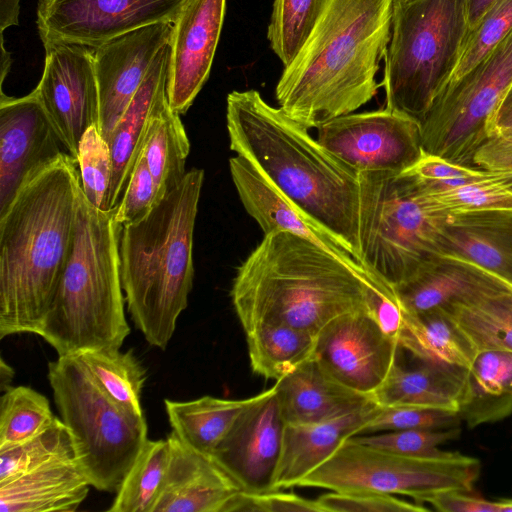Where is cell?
<instances>
[{
    "mask_svg": "<svg viewBox=\"0 0 512 512\" xmlns=\"http://www.w3.org/2000/svg\"><path fill=\"white\" fill-rule=\"evenodd\" d=\"M76 355L110 399L130 413L144 415L141 393L146 371L132 350H89Z\"/></svg>",
    "mask_w": 512,
    "mask_h": 512,
    "instance_id": "cell-34",
    "label": "cell"
},
{
    "mask_svg": "<svg viewBox=\"0 0 512 512\" xmlns=\"http://www.w3.org/2000/svg\"><path fill=\"white\" fill-rule=\"evenodd\" d=\"M511 30L512 0H495L477 26L469 32L459 64L446 87L474 67Z\"/></svg>",
    "mask_w": 512,
    "mask_h": 512,
    "instance_id": "cell-42",
    "label": "cell"
},
{
    "mask_svg": "<svg viewBox=\"0 0 512 512\" xmlns=\"http://www.w3.org/2000/svg\"><path fill=\"white\" fill-rule=\"evenodd\" d=\"M63 148L61 137L34 90L18 98L1 91L0 215L34 175L65 153Z\"/></svg>",
    "mask_w": 512,
    "mask_h": 512,
    "instance_id": "cell-16",
    "label": "cell"
},
{
    "mask_svg": "<svg viewBox=\"0 0 512 512\" xmlns=\"http://www.w3.org/2000/svg\"><path fill=\"white\" fill-rule=\"evenodd\" d=\"M43 45L44 69L34 91L67 152L77 160L84 133L99 123L94 49L65 42Z\"/></svg>",
    "mask_w": 512,
    "mask_h": 512,
    "instance_id": "cell-14",
    "label": "cell"
},
{
    "mask_svg": "<svg viewBox=\"0 0 512 512\" xmlns=\"http://www.w3.org/2000/svg\"><path fill=\"white\" fill-rule=\"evenodd\" d=\"M495 299L504 309L512 314V284L509 289L495 295Z\"/></svg>",
    "mask_w": 512,
    "mask_h": 512,
    "instance_id": "cell-54",
    "label": "cell"
},
{
    "mask_svg": "<svg viewBox=\"0 0 512 512\" xmlns=\"http://www.w3.org/2000/svg\"><path fill=\"white\" fill-rule=\"evenodd\" d=\"M495 137H501L504 140L512 143V130L506 131V132L502 133L501 135L495 136Z\"/></svg>",
    "mask_w": 512,
    "mask_h": 512,
    "instance_id": "cell-55",
    "label": "cell"
},
{
    "mask_svg": "<svg viewBox=\"0 0 512 512\" xmlns=\"http://www.w3.org/2000/svg\"><path fill=\"white\" fill-rule=\"evenodd\" d=\"M230 149L359 262V174L256 90L226 101Z\"/></svg>",
    "mask_w": 512,
    "mask_h": 512,
    "instance_id": "cell-1",
    "label": "cell"
},
{
    "mask_svg": "<svg viewBox=\"0 0 512 512\" xmlns=\"http://www.w3.org/2000/svg\"><path fill=\"white\" fill-rule=\"evenodd\" d=\"M55 417L43 394L27 386H11L0 401V449L32 438Z\"/></svg>",
    "mask_w": 512,
    "mask_h": 512,
    "instance_id": "cell-38",
    "label": "cell"
},
{
    "mask_svg": "<svg viewBox=\"0 0 512 512\" xmlns=\"http://www.w3.org/2000/svg\"><path fill=\"white\" fill-rule=\"evenodd\" d=\"M423 191H441L497 175L422 150L416 162L400 172Z\"/></svg>",
    "mask_w": 512,
    "mask_h": 512,
    "instance_id": "cell-43",
    "label": "cell"
},
{
    "mask_svg": "<svg viewBox=\"0 0 512 512\" xmlns=\"http://www.w3.org/2000/svg\"><path fill=\"white\" fill-rule=\"evenodd\" d=\"M115 214L116 207H94L80 189L71 253L36 334L58 356L119 350L130 334L120 279L122 226Z\"/></svg>",
    "mask_w": 512,
    "mask_h": 512,
    "instance_id": "cell-6",
    "label": "cell"
},
{
    "mask_svg": "<svg viewBox=\"0 0 512 512\" xmlns=\"http://www.w3.org/2000/svg\"><path fill=\"white\" fill-rule=\"evenodd\" d=\"M190 142L180 119L168 101V94L158 102L151 118L141 155L145 158L162 199L185 177Z\"/></svg>",
    "mask_w": 512,
    "mask_h": 512,
    "instance_id": "cell-32",
    "label": "cell"
},
{
    "mask_svg": "<svg viewBox=\"0 0 512 512\" xmlns=\"http://www.w3.org/2000/svg\"><path fill=\"white\" fill-rule=\"evenodd\" d=\"M458 413L408 406H381L366 425L363 433L408 429H447L457 427Z\"/></svg>",
    "mask_w": 512,
    "mask_h": 512,
    "instance_id": "cell-45",
    "label": "cell"
},
{
    "mask_svg": "<svg viewBox=\"0 0 512 512\" xmlns=\"http://www.w3.org/2000/svg\"><path fill=\"white\" fill-rule=\"evenodd\" d=\"M173 24H150L94 49L99 91L98 130L109 142L119 119L142 84L160 49L171 42Z\"/></svg>",
    "mask_w": 512,
    "mask_h": 512,
    "instance_id": "cell-18",
    "label": "cell"
},
{
    "mask_svg": "<svg viewBox=\"0 0 512 512\" xmlns=\"http://www.w3.org/2000/svg\"><path fill=\"white\" fill-rule=\"evenodd\" d=\"M204 171L192 168L142 219L124 225L120 279L136 328L165 349L193 287V239Z\"/></svg>",
    "mask_w": 512,
    "mask_h": 512,
    "instance_id": "cell-5",
    "label": "cell"
},
{
    "mask_svg": "<svg viewBox=\"0 0 512 512\" xmlns=\"http://www.w3.org/2000/svg\"><path fill=\"white\" fill-rule=\"evenodd\" d=\"M170 459L167 438L147 440L126 474L109 512H153Z\"/></svg>",
    "mask_w": 512,
    "mask_h": 512,
    "instance_id": "cell-35",
    "label": "cell"
},
{
    "mask_svg": "<svg viewBox=\"0 0 512 512\" xmlns=\"http://www.w3.org/2000/svg\"><path fill=\"white\" fill-rule=\"evenodd\" d=\"M255 374L279 380L314 356L316 336L286 324L259 323L245 331Z\"/></svg>",
    "mask_w": 512,
    "mask_h": 512,
    "instance_id": "cell-33",
    "label": "cell"
},
{
    "mask_svg": "<svg viewBox=\"0 0 512 512\" xmlns=\"http://www.w3.org/2000/svg\"><path fill=\"white\" fill-rule=\"evenodd\" d=\"M252 397L232 400L203 396L164 401L172 431L188 446L211 455Z\"/></svg>",
    "mask_w": 512,
    "mask_h": 512,
    "instance_id": "cell-31",
    "label": "cell"
},
{
    "mask_svg": "<svg viewBox=\"0 0 512 512\" xmlns=\"http://www.w3.org/2000/svg\"><path fill=\"white\" fill-rule=\"evenodd\" d=\"M497 294L443 307L477 352H512V314L496 301Z\"/></svg>",
    "mask_w": 512,
    "mask_h": 512,
    "instance_id": "cell-37",
    "label": "cell"
},
{
    "mask_svg": "<svg viewBox=\"0 0 512 512\" xmlns=\"http://www.w3.org/2000/svg\"><path fill=\"white\" fill-rule=\"evenodd\" d=\"M78 460L74 438L62 421L55 419L32 438L0 449V483L43 466Z\"/></svg>",
    "mask_w": 512,
    "mask_h": 512,
    "instance_id": "cell-36",
    "label": "cell"
},
{
    "mask_svg": "<svg viewBox=\"0 0 512 512\" xmlns=\"http://www.w3.org/2000/svg\"><path fill=\"white\" fill-rule=\"evenodd\" d=\"M0 363V387L1 391L4 392L11 387L14 370L4 361L3 358H1Z\"/></svg>",
    "mask_w": 512,
    "mask_h": 512,
    "instance_id": "cell-53",
    "label": "cell"
},
{
    "mask_svg": "<svg viewBox=\"0 0 512 512\" xmlns=\"http://www.w3.org/2000/svg\"><path fill=\"white\" fill-rule=\"evenodd\" d=\"M399 341L366 310L338 316L316 336L314 357L336 381L371 396L398 361Z\"/></svg>",
    "mask_w": 512,
    "mask_h": 512,
    "instance_id": "cell-15",
    "label": "cell"
},
{
    "mask_svg": "<svg viewBox=\"0 0 512 512\" xmlns=\"http://www.w3.org/2000/svg\"><path fill=\"white\" fill-rule=\"evenodd\" d=\"M77 162L85 197L97 209L109 211L112 159L109 145L96 126L84 133L79 144Z\"/></svg>",
    "mask_w": 512,
    "mask_h": 512,
    "instance_id": "cell-41",
    "label": "cell"
},
{
    "mask_svg": "<svg viewBox=\"0 0 512 512\" xmlns=\"http://www.w3.org/2000/svg\"><path fill=\"white\" fill-rule=\"evenodd\" d=\"M395 0H325L276 85L279 108L309 129L353 113L377 94Z\"/></svg>",
    "mask_w": 512,
    "mask_h": 512,
    "instance_id": "cell-3",
    "label": "cell"
},
{
    "mask_svg": "<svg viewBox=\"0 0 512 512\" xmlns=\"http://www.w3.org/2000/svg\"><path fill=\"white\" fill-rule=\"evenodd\" d=\"M224 512H323L317 500L295 493L272 490L267 492L237 491L228 501Z\"/></svg>",
    "mask_w": 512,
    "mask_h": 512,
    "instance_id": "cell-48",
    "label": "cell"
},
{
    "mask_svg": "<svg viewBox=\"0 0 512 512\" xmlns=\"http://www.w3.org/2000/svg\"><path fill=\"white\" fill-rule=\"evenodd\" d=\"M317 130L320 144L357 173H400L423 150L419 122L388 108L338 116Z\"/></svg>",
    "mask_w": 512,
    "mask_h": 512,
    "instance_id": "cell-12",
    "label": "cell"
},
{
    "mask_svg": "<svg viewBox=\"0 0 512 512\" xmlns=\"http://www.w3.org/2000/svg\"><path fill=\"white\" fill-rule=\"evenodd\" d=\"M512 414V352H478L458 415L469 428Z\"/></svg>",
    "mask_w": 512,
    "mask_h": 512,
    "instance_id": "cell-29",
    "label": "cell"
},
{
    "mask_svg": "<svg viewBox=\"0 0 512 512\" xmlns=\"http://www.w3.org/2000/svg\"><path fill=\"white\" fill-rule=\"evenodd\" d=\"M379 405L317 423L286 424L274 488H290L320 466L349 438L363 433Z\"/></svg>",
    "mask_w": 512,
    "mask_h": 512,
    "instance_id": "cell-25",
    "label": "cell"
},
{
    "mask_svg": "<svg viewBox=\"0 0 512 512\" xmlns=\"http://www.w3.org/2000/svg\"><path fill=\"white\" fill-rule=\"evenodd\" d=\"M81 189L65 152L34 175L0 215V338L37 334L71 253Z\"/></svg>",
    "mask_w": 512,
    "mask_h": 512,
    "instance_id": "cell-2",
    "label": "cell"
},
{
    "mask_svg": "<svg viewBox=\"0 0 512 512\" xmlns=\"http://www.w3.org/2000/svg\"><path fill=\"white\" fill-rule=\"evenodd\" d=\"M511 284L468 260L440 254L394 291L404 312L421 313L494 295Z\"/></svg>",
    "mask_w": 512,
    "mask_h": 512,
    "instance_id": "cell-22",
    "label": "cell"
},
{
    "mask_svg": "<svg viewBox=\"0 0 512 512\" xmlns=\"http://www.w3.org/2000/svg\"><path fill=\"white\" fill-rule=\"evenodd\" d=\"M460 428L452 427L447 429H408L379 432L372 435H355L357 441L384 449L390 452L407 456H435L443 451L438 446L456 439L460 435Z\"/></svg>",
    "mask_w": 512,
    "mask_h": 512,
    "instance_id": "cell-44",
    "label": "cell"
},
{
    "mask_svg": "<svg viewBox=\"0 0 512 512\" xmlns=\"http://www.w3.org/2000/svg\"><path fill=\"white\" fill-rule=\"evenodd\" d=\"M325 0H274L267 29L273 52L284 67L295 58L313 29Z\"/></svg>",
    "mask_w": 512,
    "mask_h": 512,
    "instance_id": "cell-40",
    "label": "cell"
},
{
    "mask_svg": "<svg viewBox=\"0 0 512 512\" xmlns=\"http://www.w3.org/2000/svg\"><path fill=\"white\" fill-rule=\"evenodd\" d=\"M416 188L433 209L444 214L512 210V179L507 175L497 174L441 191Z\"/></svg>",
    "mask_w": 512,
    "mask_h": 512,
    "instance_id": "cell-39",
    "label": "cell"
},
{
    "mask_svg": "<svg viewBox=\"0 0 512 512\" xmlns=\"http://www.w3.org/2000/svg\"><path fill=\"white\" fill-rule=\"evenodd\" d=\"M169 465L153 512H224L242 490L209 454L185 444L173 431L167 436Z\"/></svg>",
    "mask_w": 512,
    "mask_h": 512,
    "instance_id": "cell-20",
    "label": "cell"
},
{
    "mask_svg": "<svg viewBox=\"0 0 512 512\" xmlns=\"http://www.w3.org/2000/svg\"><path fill=\"white\" fill-rule=\"evenodd\" d=\"M468 34L465 0H395L385 108L419 122L453 76Z\"/></svg>",
    "mask_w": 512,
    "mask_h": 512,
    "instance_id": "cell-7",
    "label": "cell"
},
{
    "mask_svg": "<svg viewBox=\"0 0 512 512\" xmlns=\"http://www.w3.org/2000/svg\"><path fill=\"white\" fill-rule=\"evenodd\" d=\"M285 425L273 385L252 396L211 456L242 490H276Z\"/></svg>",
    "mask_w": 512,
    "mask_h": 512,
    "instance_id": "cell-17",
    "label": "cell"
},
{
    "mask_svg": "<svg viewBox=\"0 0 512 512\" xmlns=\"http://www.w3.org/2000/svg\"><path fill=\"white\" fill-rule=\"evenodd\" d=\"M440 254H450L512 283V210L445 214Z\"/></svg>",
    "mask_w": 512,
    "mask_h": 512,
    "instance_id": "cell-26",
    "label": "cell"
},
{
    "mask_svg": "<svg viewBox=\"0 0 512 512\" xmlns=\"http://www.w3.org/2000/svg\"><path fill=\"white\" fill-rule=\"evenodd\" d=\"M480 470L477 458L459 452L407 456L351 437L297 486L401 494L423 503L443 491H473Z\"/></svg>",
    "mask_w": 512,
    "mask_h": 512,
    "instance_id": "cell-10",
    "label": "cell"
},
{
    "mask_svg": "<svg viewBox=\"0 0 512 512\" xmlns=\"http://www.w3.org/2000/svg\"><path fill=\"white\" fill-rule=\"evenodd\" d=\"M473 166L512 179V143L491 137L476 151Z\"/></svg>",
    "mask_w": 512,
    "mask_h": 512,
    "instance_id": "cell-50",
    "label": "cell"
},
{
    "mask_svg": "<svg viewBox=\"0 0 512 512\" xmlns=\"http://www.w3.org/2000/svg\"><path fill=\"white\" fill-rule=\"evenodd\" d=\"M48 380L91 486L116 493L148 440L145 415L130 413L110 399L77 355L50 362Z\"/></svg>",
    "mask_w": 512,
    "mask_h": 512,
    "instance_id": "cell-9",
    "label": "cell"
},
{
    "mask_svg": "<svg viewBox=\"0 0 512 512\" xmlns=\"http://www.w3.org/2000/svg\"><path fill=\"white\" fill-rule=\"evenodd\" d=\"M274 386L282 417L291 425L337 418L375 402L333 379L314 356Z\"/></svg>",
    "mask_w": 512,
    "mask_h": 512,
    "instance_id": "cell-24",
    "label": "cell"
},
{
    "mask_svg": "<svg viewBox=\"0 0 512 512\" xmlns=\"http://www.w3.org/2000/svg\"><path fill=\"white\" fill-rule=\"evenodd\" d=\"M323 512H427L420 503H411L392 494L373 491H331L316 499Z\"/></svg>",
    "mask_w": 512,
    "mask_h": 512,
    "instance_id": "cell-46",
    "label": "cell"
},
{
    "mask_svg": "<svg viewBox=\"0 0 512 512\" xmlns=\"http://www.w3.org/2000/svg\"><path fill=\"white\" fill-rule=\"evenodd\" d=\"M512 85V30L474 67L449 84L420 119L422 149L473 166L490 139L491 120Z\"/></svg>",
    "mask_w": 512,
    "mask_h": 512,
    "instance_id": "cell-11",
    "label": "cell"
},
{
    "mask_svg": "<svg viewBox=\"0 0 512 512\" xmlns=\"http://www.w3.org/2000/svg\"><path fill=\"white\" fill-rule=\"evenodd\" d=\"M225 11L226 0H188L173 23L167 94L180 115L209 77Z\"/></svg>",
    "mask_w": 512,
    "mask_h": 512,
    "instance_id": "cell-19",
    "label": "cell"
},
{
    "mask_svg": "<svg viewBox=\"0 0 512 512\" xmlns=\"http://www.w3.org/2000/svg\"><path fill=\"white\" fill-rule=\"evenodd\" d=\"M233 184L247 213L264 234L289 232L302 237L348 264L360 274L374 277L324 229L303 214L281 191L246 159H229Z\"/></svg>",
    "mask_w": 512,
    "mask_h": 512,
    "instance_id": "cell-21",
    "label": "cell"
},
{
    "mask_svg": "<svg viewBox=\"0 0 512 512\" xmlns=\"http://www.w3.org/2000/svg\"><path fill=\"white\" fill-rule=\"evenodd\" d=\"M509 130H512V85L491 120L490 136H499Z\"/></svg>",
    "mask_w": 512,
    "mask_h": 512,
    "instance_id": "cell-51",
    "label": "cell"
},
{
    "mask_svg": "<svg viewBox=\"0 0 512 512\" xmlns=\"http://www.w3.org/2000/svg\"><path fill=\"white\" fill-rule=\"evenodd\" d=\"M188 0H39L42 43L65 42L96 49L141 27L174 23Z\"/></svg>",
    "mask_w": 512,
    "mask_h": 512,
    "instance_id": "cell-13",
    "label": "cell"
},
{
    "mask_svg": "<svg viewBox=\"0 0 512 512\" xmlns=\"http://www.w3.org/2000/svg\"><path fill=\"white\" fill-rule=\"evenodd\" d=\"M495 0H465L469 32L473 30Z\"/></svg>",
    "mask_w": 512,
    "mask_h": 512,
    "instance_id": "cell-52",
    "label": "cell"
},
{
    "mask_svg": "<svg viewBox=\"0 0 512 512\" xmlns=\"http://www.w3.org/2000/svg\"><path fill=\"white\" fill-rule=\"evenodd\" d=\"M377 283L311 241L272 232L238 267L231 299L244 331L278 323L317 336L340 315L368 312L367 291Z\"/></svg>",
    "mask_w": 512,
    "mask_h": 512,
    "instance_id": "cell-4",
    "label": "cell"
},
{
    "mask_svg": "<svg viewBox=\"0 0 512 512\" xmlns=\"http://www.w3.org/2000/svg\"><path fill=\"white\" fill-rule=\"evenodd\" d=\"M90 487L78 460L52 463L1 482L0 511H76Z\"/></svg>",
    "mask_w": 512,
    "mask_h": 512,
    "instance_id": "cell-27",
    "label": "cell"
},
{
    "mask_svg": "<svg viewBox=\"0 0 512 512\" xmlns=\"http://www.w3.org/2000/svg\"><path fill=\"white\" fill-rule=\"evenodd\" d=\"M468 383V368L421 361L406 368L398 361L372 395L381 406H408L458 413Z\"/></svg>",
    "mask_w": 512,
    "mask_h": 512,
    "instance_id": "cell-28",
    "label": "cell"
},
{
    "mask_svg": "<svg viewBox=\"0 0 512 512\" xmlns=\"http://www.w3.org/2000/svg\"><path fill=\"white\" fill-rule=\"evenodd\" d=\"M359 174V263L391 288L440 255L445 214L433 209L405 175Z\"/></svg>",
    "mask_w": 512,
    "mask_h": 512,
    "instance_id": "cell-8",
    "label": "cell"
},
{
    "mask_svg": "<svg viewBox=\"0 0 512 512\" xmlns=\"http://www.w3.org/2000/svg\"><path fill=\"white\" fill-rule=\"evenodd\" d=\"M160 200L155 180L145 158L140 154L116 206V221L122 227L136 222L145 217Z\"/></svg>",
    "mask_w": 512,
    "mask_h": 512,
    "instance_id": "cell-47",
    "label": "cell"
},
{
    "mask_svg": "<svg viewBox=\"0 0 512 512\" xmlns=\"http://www.w3.org/2000/svg\"><path fill=\"white\" fill-rule=\"evenodd\" d=\"M425 502L441 512H502L501 500H486L474 495L472 491H443L432 495Z\"/></svg>",
    "mask_w": 512,
    "mask_h": 512,
    "instance_id": "cell-49",
    "label": "cell"
},
{
    "mask_svg": "<svg viewBox=\"0 0 512 512\" xmlns=\"http://www.w3.org/2000/svg\"><path fill=\"white\" fill-rule=\"evenodd\" d=\"M398 341L401 348L424 362L469 368L478 353L443 308L404 312Z\"/></svg>",
    "mask_w": 512,
    "mask_h": 512,
    "instance_id": "cell-30",
    "label": "cell"
},
{
    "mask_svg": "<svg viewBox=\"0 0 512 512\" xmlns=\"http://www.w3.org/2000/svg\"><path fill=\"white\" fill-rule=\"evenodd\" d=\"M171 42L163 46L139 89L115 126L108 145L112 159V177L108 208L120 202L130 175L141 153L144 139L158 102L167 94Z\"/></svg>",
    "mask_w": 512,
    "mask_h": 512,
    "instance_id": "cell-23",
    "label": "cell"
}]
</instances>
